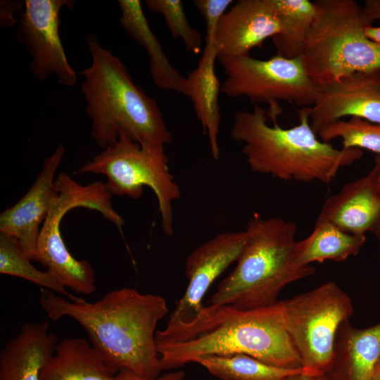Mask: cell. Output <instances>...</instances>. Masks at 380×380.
<instances>
[{
	"instance_id": "52a82bcc",
	"label": "cell",
	"mask_w": 380,
	"mask_h": 380,
	"mask_svg": "<svg viewBox=\"0 0 380 380\" xmlns=\"http://www.w3.org/2000/svg\"><path fill=\"white\" fill-rule=\"evenodd\" d=\"M55 185L58 194L42 226L33 260L46 267L65 287L89 295L96 289L94 271L87 260H77L69 252L61 233V222L68 212L79 207L96 210L119 229L125 221L114 210L112 195L104 182L82 185L61 172Z\"/></svg>"
},
{
	"instance_id": "8992f818",
	"label": "cell",
	"mask_w": 380,
	"mask_h": 380,
	"mask_svg": "<svg viewBox=\"0 0 380 380\" xmlns=\"http://www.w3.org/2000/svg\"><path fill=\"white\" fill-rule=\"evenodd\" d=\"M317 13L300 56L314 83L322 87L350 74L380 70V44L369 39L372 26L354 0H316Z\"/></svg>"
},
{
	"instance_id": "4fadbf2b",
	"label": "cell",
	"mask_w": 380,
	"mask_h": 380,
	"mask_svg": "<svg viewBox=\"0 0 380 380\" xmlns=\"http://www.w3.org/2000/svg\"><path fill=\"white\" fill-rule=\"evenodd\" d=\"M345 117L380 124V70L355 72L318 87L310 107V123L315 134Z\"/></svg>"
},
{
	"instance_id": "ffe728a7",
	"label": "cell",
	"mask_w": 380,
	"mask_h": 380,
	"mask_svg": "<svg viewBox=\"0 0 380 380\" xmlns=\"http://www.w3.org/2000/svg\"><path fill=\"white\" fill-rule=\"evenodd\" d=\"M118 372L85 338H64L39 372V380H115Z\"/></svg>"
},
{
	"instance_id": "e0dca14e",
	"label": "cell",
	"mask_w": 380,
	"mask_h": 380,
	"mask_svg": "<svg viewBox=\"0 0 380 380\" xmlns=\"http://www.w3.org/2000/svg\"><path fill=\"white\" fill-rule=\"evenodd\" d=\"M50 323L29 322L10 338L0 353V380H39V372L53 354L58 338Z\"/></svg>"
},
{
	"instance_id": "5b68a950",
	"label": "cell",
	"mask_w": 380,
	"mask_h": 380,
	"mask_svg": "<svg viewBox=\"0 0 380 380\" xmlns=\"http://www.w3.org/2000/svg\"><path fill=\"white\" fill-rule=\"evenodd\" d=\"M296 232L293 222L253 213L236 265L220 282L210 305L240 310L268 307L279 301L287 285L314 274L312 265H301L296 260Z\"/></svg>"
},
{
	"instance_id": "484cf974",
	"label": "cell",
	"mask_w": 380,
	"mask_h": 380,
	"mask_svg": "<svg viewBox=\"0 0 380 380\" xmlns=\"http://www.w3.org/2000/svg\"><path fill=\"white\" fill-rule=\"evenodd\" d=\"M317 135L328 143L335 139H341L343 148L366 149L380 154V124L360 118L338 120L324 127Z\"/></svg>"
},
{
	"instance_id": "ac0fdd59",
	"label": "cell",
	"mask_w": 380,
	"mask_h": 380,
	"mask_svg": "<svg viewBox=\"0 0 380 380\" xmlns=\"http://www.w3.org/2000/svg\"><path fill=\"white\" fill-rule=\"evenodd\" d=\"M380 358V322L365 329L343 322L325 373L332 380H369Z\"/></svg>"
},
{
	"instance_id": "7a4b0ae2",
	"label": "cell",
	"mask_w": 380,
	"mask_h": 380,
	"mask_svg": "<svg viewBox=\"0 0 380 380\" xmlns=\"http://www.w3.org/2000/svg\"><path fill=\"white\" fill-rule=\"evenodd\" d=\"M156 348L163 371L177 369L204 355L234 354L279 367H303L286 329L281 300L253 310L229 305L204 306L175 339Z\"/></svg>"
},
{
	"instance_id": "30bf717a",
	"label": "cell",
	"mask_w": 380,
	"mask_h": 380,
	"mask_svg": "<svg viewBox=\"0 0 380 380\" xmlns=\"http://www.w3.org/2000/svg\"><path fill=\"white\" fill-rule=\"evenodd\" d=\"M226 78L220 92L228 97L246 96L254 104L270 105L268 118L277 120L279 101L306 107L313 106L317 86L308 74L300 57L288 59L275 55L261 60L247 56H219Z\"/></svg>"
},
{
	"instance_id": "9c48e42d",
	"label": "cell",
	"mask_w": 380,
	"mask_h": 380,
	"mask_svg": "<svg viewBox=\"0 0 380 380\" xmlns=\"http://www.w3.org/2000/svg\"><path fill=\"white\" fill-rule=\"evenodd\" d=\"M281 303L287 333L303 367L311 374H324L338 331L353 314L350 298L329 281Z\"/></svg>"
},
{
	"instance_id": "44dd1931",
	"label": "cell",
	"mask_w": 380,
	"mask_h": 380,
	"mask_svg": "<svg viewBox=\"0 0 380 380\" xmlns=\"http://www.w3.org/2000/svg\"><path fill=\"white\" fill-rule=\"evenodd\" d=\"M216 60V46L205 44L196 68L189 72L186 80L189 97L203 130L208 135L212 157L217 160L220 157L218 135L221 116L218 96L221 84L215 70Z\"/></svg>"
},
{
	"instance_id": "e575fe53",
	"label": "cell",
	"mask_w": 380,
	"mask_h": 380,
	"mask_svg": "<svg viewBox=\"0 0 380 380\" xmlns=\"http://www.w3.org/2000/svg\"><path fill=\"white\" fill-rule=\"evenodd\" d=\"M369 380H380V358L374 367Z\"/></svg>"
},
{
	"instance_id": "8fae6325",
	"label": "cell",
	"mask_w": 380,
	"mask_h": 380,
	"mask_svg": "<svg viewBox=\"0 0 380 380\" xmlns=\"http://www.w3.org/2000/svg\"><path fill=\"white\" fill-rule=\"evenodd\" d=\"M245 239L244 231L222 232L190 253L185 263L187 287L176 303L165 328L156 331V343L175 339L195 321L204 307L203 299L206 292L217 277L237 261Z\"/></svg>"
},
{
	"instance_id": "2e32d148",
	"label": "cell",
	"mask_w": 380,
	"mask_h": 380,
	"mask_svg": "<svg viewBox=\"0 0 380 380\" xmlns=\"http://www.w3.org/2000/svg\"><path fill=\"white\" fill-rule=\"evenodd\" d=\"M316 221L328 222L353 234L374 232L380 224V189L375 168L328 197Z\"/></svg>"
},
{
	"instance_id": "6da1fadb",
	"label": "cell",
	"mask_w": 380,
	"mask_h": 380,
	"mask_svg": "<svg viewBox=\"0 0 380 380\" xmlns=\"http://www.w3.org/2000/svg\"><path fill=\"white\" fill-rule=\"evenodd\" d=\"M40 305L52 320L68 317L77 322L115 372L127 369L146 379L160 375L156 327L168 311L162 296L125 287L93 303L74 302L43 289Z\"/></svg>"
},
{
	"instance_id": "cb8c5ba5",
	"label": "cell",
	"mask_w": 380,
	"mask_h": 380,
	"mask_svg": "<svg viewBox=\"0 0 380 380\" xmlns=\"http://www.w3.org/2000/svg\"><path fill=\"white\" fill-rule=\"evenodd\" d=\"M194 362L220 380H286L295 374H310L304 367H279L244 354L204 355Z\"/></svg>"
},
{
	"instance_id": "7c38bea8",
	"label": "cell",
	"mask_w": 380,
	"mask_h": 380,
	"mask_svg": "<svg viewBox=\"0 0 380 380\" xmlns=\"http://www.w3.org/2000/svg\"><path fill=\"white\" fill-rule=\"evenodd\" d=\"M71 0H25L17 23V39L30 53V68L39 81L55 75L63 86L73 87L76 72L69 63L61 43L60 12L72 8Z\"/></svg>"
},
{
	"instance_id": "4316f807",
	"label": "cell",
	"mask_w": 380,
	"mask_h": 380,
	"mask_svg": "<svg viewBox=\"0 0 380 380\" xmlns=\"http://www.w3.org/2000/svg\"><path fill=\"white\" fill-rule=\"evenodd\" d=\"M145 4L151 12L163 16L173 39H181L188 51L201 53L202 35L189 23L182 1L146 0Z\"/></svg>"
},
{
	"instance_id": "f1b7e54d",
	"label": "cell",
	"mask_w": 380,
	"mask_h": 380,
	"mask_svg": "<svg viewBox=\"0 0 380 380\" xmlns=\"http://www.w3.org/2000/svg\"><path fill=\"white\" fill-rule=\"evenodd\" d=\"M1 25L3 27L11 26L18 21L15 20L14 15L17 12H23L25 1H1Z\"/></svg>"
},
{
	"instance_id": "603a6c76",
	"label": "cell",
	"mask_w": 380,
	"mask_h": 380,
	"mask_svg": "<svg viewBox=\"0 0 380 380\" xmlns=\"http://www.w3.org/2000/svg\"><path fill=\"white\" fill-rule=\"evenodd\" d=\"M281 31L272 38L276 55L293 59L300 57L317 13L309 0H272Z\"/></svg>"
},
{
	"instance_id": "d590c367",
	"label": "cell",
	"mask_w": 380,
	"mask_h": 380,
	"mask_svg": "<svg viewBox=\"0 0 380 380\" xmlns=\"http://www.w3.org/2000/svg\"><path fill=\"white\" fill-rule=\"evenodd\" d=\"M373 233L380 243V228H377Z\"/></svg>"
},
{
	"instance_id": "9a60e30c",
	"label": "cell",
	"mask_w": 380,
	"mask_h": 380,
	"mask_svg": "<svg viewBox=\"0 0 380 380\" xmlns=\"http://www.w3.org/2000/svg\"><path fill=\"white\" fill-rule=\"evenodd\" d=\"M281 31L272 0H239L220 18L215 32L217 57L249 56Z\"/></svg>"
},
{
	"instance_id": "7402d4cb",
	"label": "cell",
	"mask_w": 380,
	"mask_h": 380,
	"mask_svg": "<svg viewBox=\"0 0 380 380\" xmlns=\"http://www.w3.org/2000/svg\"><path fill=\"white\" fill-rule=\"evenodd\" d=\"M365 241L366 235L350 234L328 222L316 221L311 234L297 241L296 260L301 265L326 260L341 262L356 255Z\"/></svg>"
},
{
	"instance_id": "d6a6232c",
	"label": "cell",
	"mask_w": 380,
	"mask_h": 380,
	"mask_svg": "<svg viewBox=\"0 0 380 380\" xmlns=\"http://www.w3.org/2000/svg\"><path fill=\"white\" fill-rule=\"evenodd\" d=\"M365 34L369 39L380 44V27L368 26L365 29Z\"/></svg>"
},
{
	"instance_id": "d6986e66",
	"label": "cell",
	"mask_w": 380,
	"mask_h": 380,
	"mask_svg": "<svg viewBox=\"0 0 380 380\" xmlns=\"http://www.w3.org/2000/svg\"><path fill=\"white\" fill-rule=\"evenodd\" d=\"M119 23L129 36L142 46L149 58V68L155 85L189 96L186 77L170 63L158 38L151 30L139 0H119Z\"/></svg>"
},
{
	"instance_id": "277c9868",
	"label": "cell",
	"mask_w": 380,
	"mask_h": 380,
	"mask_svg": "<svg viewBox=\"0 0 380 380\" xmlns=\"http://www.w3.org/2000/svg\"><path fill=\"white\" fill-rule=\"evenodd\" d=\"M91 65L79 72L91 122V136L103 149L121 136L135 142L165 145L172 136L157 102L137 84L121 60L103 47L94 34L87 36Z\"/></svg>"
},
{
	"instance_id": "3957f363",
	"label": "cell",
	"mask_w": 380,
	"mask_h": 380,
	"mask_svg": "<svg viewBox=\"0 0 380 380\" xmlns=\"http://www.w3.org/2000/svg\"><path fill=\"white\" fill-rule=\"evenodd\" d=\"M310 107L298 110V124L282 128L277 120L267 123V112L258 104L252 111H238L231 130L241 142L251 171L283 181L331 183L343 167L359 160V148H336L322 141L310 123Z\"/></svg>"
},
{
	"instance_id": "ba28073f",
	"label": "cell",
	"mask_w": 380,
	"mask_h": 380,
	"mask_svg": "<svg viewBox=\"0 0 380 380\" xmlns=\"http://www.w3.org/2000/svg\"><path fill=\"white\" fill-rule=\"evenodd\" d=\"M164 145L138 143L121 136L77 171L103 175L112 196L137 199L144 186L154 192L161 217V228L168 236L174 234L172 203L181 195L170 173Z\"/></svg>"
},
{
	"instance_id": "83f0119b",
	"label": "cell",
	"mask_w": 380,
	"mask_h": 380,
	"mask_svg": "<svg viewBox=\"0 0 380 380\" xmlns=\"http://www.w3.org/2000/svg\"><path fill=\"white\" fill-rule=\"evenodd\" d=\"M232 0H194V5L203 17L205 34H215L220 18L233 4Z\"/></svg>"
},
{
	"instance_id": "836d02e7",
	"label": "cell",
	"mask_w": 380,
	"mask_h": 380,
	"mask_svg": "<svg viewBox=\"0 0 380 380\" xmlns=\"http://www.w3.org/2000/svg\"><path fill=\"white\" fill-rule=\"evenodd\" d=\"M374 167L376 172V181L378 186L380 189V154L376 155L374 158ZM377 228H380V224ZM375 229V230H376Z\"/></svg>"
},
{
	"instance_id": "4dcf8cb0",
	"label": "cell",
	"mask_w": 380,
	"mask_h": 380,
	"mask_svg": "<svg viewBox=\"0 0 380 380\" xmlns=\"http://www.w3.org/2000/svg\"><path fill=\"white\" fill-rule=\"evenodd\" d=\"M364 13L369 22L380 19V0H367L362 6Z\"/></svg>"
},
{
	"instance_id": "d4e9b609",
	"label": "cell",
	"mask_w": 380,
	"mask_h": 380,
	"mask_svg": "<svg viewBox=\"0 0 380 380\" xmlns=\"http://www.w3.org/2000/svg\"><path fill=\"white\" fill-rule=\"evenodd\" d=\"M14 237L0 233V273L28 280L44 289L74 301L84 300L70 293L66 287L48 271L36 268Z\"/></svg>"
},
{
	"instance_id": "5bb4252c",
	"label": "cell",
	"mask_w": 380,
	"mask_h": 380,
	"mask_svg": "<svg viewBox=\"0 0 380 380\" xmlns=\"http://www.w3.org/2000/svg\"><path fill=\"white\" fill-rule=\"evenodd\" d=\"M65 151L59 144L44 159L42 170L25 194L0 215V233L16 239L30 260H34L42 226L58 194L54 175Z\"/></svg>"
},
{
	"instance_id": "1f68e13d",
	"label": "cell",
	"mask_w": 380,
	"mask_h": 380,
	"mask_svg": "<svg viewBox=\"0 0 380 380\" xmlns=\"http://www.w3.org/2000/svg\"><path fill=\"white\" fill-rule=\"evenodd\" d=\"M286 380H332L324 374H308L298 373L289 376Z\"/></svg>"
},
{
	"instance_id": "f546056e",
	"label": "cell",
	"mask_w": 380,
	"mask_h": 380,
	"mask_svg": "<svg viewBox=\"0 0 380 380\" xmlns=\"http://www.w3.org/2000/svg\"><path fill=\"white\" fill-rule=\"evenodd\" d=\"M184 378L185 373L181 370L167 372L153 379H146L131 370L122 369L117 373L115 380H184Z\"/></svg>"
}]
</instances>
